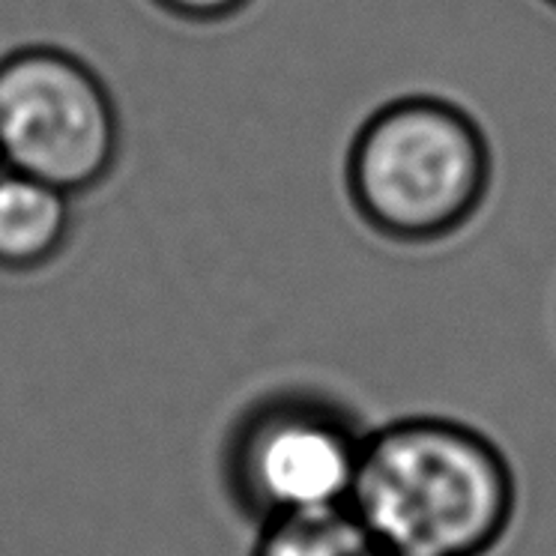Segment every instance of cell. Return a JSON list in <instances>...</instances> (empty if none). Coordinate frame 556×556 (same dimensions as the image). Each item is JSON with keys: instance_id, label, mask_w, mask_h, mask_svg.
<instances>
[{"instance_id": "30bf717a", "label": "cell", "mask_w": 556, "mask_h": 556, "mask_svg": "<svg viewBox=\"0 0 556 556\" xmlns=\"http://www.w3.org/2000/svg\"><path fill=\"white\" fill-rule=\"evenodd\" d=\"M0 168H3V159H0Z\"/></svg>"}, {"instance_id": "3957f363", "label": "cell", "mask_w": 556, "mask_h": 556, "mask_svg": "<svg viewBox=\"0 0 556 556\" xmlns=\"http://www.w3.org/2000/svg\"><path fill=\"white\" fill-rule=\"evenodd\" d=\"M117 150L114 99L81 58L30 46L0 61L3 168L78 194L109 177Z\"/></svg>"}, {"instance_id": "7a4b0ae2", "label": "cell", "mask_w": 556, "mask_h": 556, "mask_svg": "<svg viewBox=\"0 0 556 556\" xmlns=\"http://www.w3.org/2000/svg\"><path fill=\"white\" fill-rule=\"evenodd\" d=\"M491 186V147L467 111L404 97L375 111L348 156V192L380 237L434 242L470 222Z\"/></svg>"}, {"instance_id": "5b68a950", "label": "cell", "mask_w": 556, "mask_h": 556, "mask_svg": "<svg viewBox=\"0 0 556 556\" xmlns=\"http://www.w3.org/2000/svg\"><path fill=\"white\" fill-rule=\"evenodd\" d=\"M73 233V194L30 174L0 168V269L51 264Z\"/></svg>"}, {"instance_id": "9c48e42d", "label": "cell", "mask_w": 556, "mask_h": 556, "mask_svg": "<svg viewBox=\"0 0 556 556\" xmlns=\"http://www.w3.org/2000/svg\"><path fill=\"white\" fill-rule=\"evenodd\" d=\"M544 3H551V7H556V0H544Z\"/></svg>"}, {"instance_id": "277c9868", "label": "cell", "mask_w": 556, "mask_h": 556, "mask_svg": "<svg viewBox=\"0 0 556 556\" xmlns=\"http://www.w3.org/2000/svg\"><path fill=\"white\" fill-rule=\"evenodd\" d=\"M363 437L339 413L291 401L254 416L237 448V479L266 518L351 506Z\"/></svg>"}, {"instance_id": "8992f818", "label": "cell", "mask_w": 556, "mask_h": 556, "mask_svg": "<svg viewBox=\"0 0 556 556\" xmlns=\"http://www.w3.org/2000/svg\"><path fill=\"white\" fill-rule=\"evenodd\" d=\"M252 556H377L351 506L266 518Z\"/></svg>"}, {"instance_id": "6da1fadb", "label": "cell", "mask_w": 556, "mask_h": 556, "mask_svg": "<svg viewBox=\"0 0 556 556\" xmlns=\"http://www.w3.org/2000/svg\"><path fill=\"white\" fill-rule=\"evenodd\" d=\"M518 484L494 440L443 416H407L363 437L351 511L377 551L488 556L506 539Z\"/></svg>"}, {"instance_id": "52a82bcc", "label": "cell", "mask_w": 556, "mask_h": 556, "mask_svg": "<svg viewBox=\"0 0 556 556\" xmlns=\"http://www.w3.org/2000/svg\"><path fill=\"white\" fill-rule=\"evenodd\" d=\"M153 3L186 22H222L240 13L249 0H153Z\"/></svg>"}, {"instance_id": "ba28073f", "label": "cell", "mask_w": 556, "mask_h": 556, "mask_svg": "<svg viewBox=\"0 0 556 556\" xmlns=\"http://www.w3.org/2000/svg\"><path fill=\"white\" fill-rule=\"evenodd\" d=\"M377 556H401V554H387V551H377Z\"/></svg>"}]
</instances>
